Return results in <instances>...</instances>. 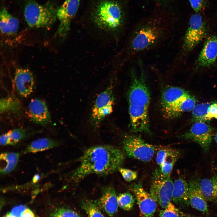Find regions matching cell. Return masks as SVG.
Instances as JSON below:
<instances>
[{
  "label": "cell",
  "instance_id": "cell-21",
  "mask_svg": "<svg viewBox=\"0 0 217 217\" xmlns=\"http://www.w3.org/2000/svg\"><path fill=\"white\" fill-rule=\"evenodd\" d=\"M19 21L10 14L5 8L1 11L0 28L1 32L7 35L14 34L18 31Z\"/></svg>",
  "mask_w": 217,
  "mask_h": 217
},
{
  "label": "cell",
  "instance_id": "cell-6",
  "mask_svg": "<svg viewBox=\"0 0 217 217\" xmlns=\"http://www.w3.org/2000/svg\"><path fill=\"white\" fill-rule=\"evenodd\" d=\"M173 182L170 176L164 175L160 169L153 173L150 187V194L163 209L172 200Z\"/></svg>",
  "mask_w": 217,
  "mask_h": 217
},
{
  "label": "cell",
  "instance_id": "cell-31",
  "mask_svg": "<svg viewBox=\"0 0 217 217\" xmlns=\"http://www.w3.org/2000/svg\"><path fill=\"white\" fill-rule=\"evenodd\" d=\"M9 138V145H14L22 140L26 135L25 130L17 128L8 132Z\"/></svg>",
  "mask_w": 217,
  "mask_h": 217
},
{
  "label": "cell",
  "instance_id": "cell-15",
  "mask_svg": "<svg viewBox=\"0 0 217 217\" xmlns=\"http://www.w3.org/2000/svg\"><path fill=\"white\" fill-rule=\"evenodd\" d=\"M14 80L17 91L21 96L27 97L32 93L34 82L33 75L29 70L22 68L16 69Z\"/></svg>",
  "mask_w": 217,
  "mask_h": 217
},
{
  "label": "cell",
  "instance_id": "cell-37",
  "mask_svg": "<svg viewBox=\"0 0 217 217\" xmlns=\"http://www.w3.org/2000/svg\"><path fill=\"white\" fill-rule=\"evenodd\" d=\"M9 138L8 132L5 133L2 135L0 137L1 145L2 146L9 144Z\"/></svg>",
  "mask_w": 217,
  "mask_h": 217
},
{
  "label": "cell",
  "instance_id": "cell-9",
  "mask_svg": "<svg viewBox=\"0 0 217 217\" xmlns=\"http://www.w3.org/2000/svg\"><path fill=\"white\" fill-rule=\"evenodd\" d=\"M114 104L113 89L110 86L98 95L92 107L91 119L94 126H98L106 116L112 113Z\"/></svg>",
  "mask_w": 217,
  "mask_h": 217
},
{
  "label": "cell",
  "instance_id": "cell-24",
  "mask_svg": "<svg viewBox=\"0 0 217 217\" xmlns=\"http://www.w3.org/2000/svg\"><path fill=\"white\" fill-rule=\"evenodd\" d=\"M59 142L48 138H42L34 140L29 144L24 151V153L41 151L57 147Z\"/></svg>",
  "mask_w": 217,
  "mask_h": 217
},
{
  "label": "cell",
  "instance_id": "cell-19",
  "mask_svg": "<svg viewBox=\"0 0 217 217\" xmlns=\"http://www.w3.org/2000/svg\"><path fill=\"white\" fill-rule=\"evenodd\" d=\"M190 95L188 91L180 87L174 86L166 87L161 96L162 109L172 106Z\"/></svg>",
  "mask_w": 217,
  "mask_h": 217
},
{
  "label": "cell",
  "instance_id": "cell-35",
  "mask_svg": "<svg viewBox=\"0 0 217 217\" xmlns=\"http://www.w3.org/2000/svg\"><path fill=\"white\" fill-rule=\"evenodd\" d=\"M207 117L209 121L217 119V103H211L208 108Z\"/></svg>",
  "mask_w": 217,
  "mask_h": 217
},
{
  "label": "cell",
  "instance_id": "cell-34",
  "mask_svg": "<svg viewBox=\"0 0 217 217\" xmlns=\"http://www.w3.org/2000/svg\"><path fill=\"white\" fill-rule=\"evenodd\" d=\"M26 209L24 206L18 205L12 208L9 213L12 217H22L23 214Z\"/></svg>",
  "mask_w": 217,
  "mask_h": 217
},
{
  "label": "cell",
  "instance_id": "cell-25",
  "mask_svg": "<svg viewBox=\"0 0 217 217\" xmlns=\"http://www.w3.org/2000/svg\"><path fill=\"white\" fill-rule=\"evenodd\" d=\"M19 154L14 152H4L0 154V159L5 162V166L0 168V174L4 175L11 172L16 167Z\"/></svg>",
  "mask_w": 217,
  "mask_h": 217
},
{
  "label": "cell",
  "instance_id": "cell-28",
  "mask_svg": "<svg viewBox=\"0 0 217 217\" xmlns=\"http://www.w3.org/2000/svg\"><path fill=\"white\" fill-rule=\"evenodd\" d=\"M118 206L123 209L129 210L133 207L135 198L131 193L126 192L120 194L117 197Z\"/></svg>",
  "mask_w": 217,
  "mask_h": 217
},
{
  "label": "cell",
  "instance_id": "cell-1",
  "mask_svg": "<svg viewBox=\"0 0 217 217\" xmlns=\"http://www.w3.org/2000/svg\"><path fill=\"white\" fill-rule=\"evenodd\" d=\"M125 159V153L118 147L99 145L90 147L81 157L80 164L71 179L78 182L93 174L106 175L118 170Z\"/></svg>",
  "mask_w": 217,
  "mask_h": 217
},
{
  "label": "cell",
  "instance_id": "cell-20",
  "mask_svg": "<svg viewBox=\"0 0 217 217\" xmlns=\"http://www.w3.org/2000/svg\"><path fill=\"white\" fill-rule=\"evenodd\" d=\"M98 203L109 215L113 216L116 212L118 206L114 188L111 187L104 188Z\"/></svg>",
  "mask_w": 217,
  "mask_h": 217
},
{
  "label": "cell",
  "instance_id": "cell-11",
  "mask_svg": "<svg viewBox=\"0 0 217 217\" xmlns=\"http://www.w3.org/2000/svg\"><path fill=\"white\" fill-rule=\"evenodd\" d=\"M80 2V0H65L58 7L57 15L59 23L57 33L61 37H64L68 32L71 22L77 13Z\"/></svg>",
  "mask_w": 217,
  "mask_h": 217
},
{
  "label": "cell",
  "instance_id": "cell-22",
  "mask_svg": "<svg viewBox=\"0 0 217 217\" xmlns=\"http://www.w3.org/2000/svg\"><path fill=\"white\" fill-rule=\"evenodd\" d=\"M189 183L182 178L176 179L173 182L172 200L178 204L189 205Z\"/></svg>",
  "mask_w": 217,
  "mask_h": 217
},
{
  "label": "cell",
  "instance_id": "cell-40",
  "mask_svg": "<svg viewBox=\"0 0 217 217\" xmlns=\"http://www.w3.org/2000/svg\"><path fill=\"white\" fill-rule=\"evenodd\" d=\"M4 217H12L10 214L9 212L7 213L4 216Z\"/></svg>",
  "mask_w": 217,
  "mask_h": 217
},
{
  "label": "cell",
  "instance_id": "cell-18",
  "mask_svg": "<svg viewBox=\"0 0 217 217\" xmlns=\"http://www.w3.org/2000/svg\"><path fill=\"white\" fill-rule=\"evenodd\" d=\"M196 103V99L190 95L172 106L162 109V112L166 118H174L183 113L192 111Z\"/></svg>",
  "mask_w": 217,
  "mask_h": 217
},
{
  "label": "cell",
  "instance_id": "cell-2",
  "mask_svg": "<svg viewBox=\"0 0 217 217\" xmlns=\"http://www.w3.org/2000/svg\"><path fill=\"white\" fill-rule=\"evenodd\" d=\"M172 33L171 26L160 19L150 18L139 24L133 28L128 38L127 58L133 59L159 48L170 38Z\"/></svg>",
  "mask_w": 217,
  "mask_h": 217
},
{
  "label": "cell",
  "instance_id": "cell-38",
  "mask_svg": "<svg viewBox=\"0 0 217 217\" xmlns=\"http://www.w3.org/2000/svg\"><path fill=\"white\" fill-rule=\"evenodd\" d=\"M22 217H35L33 212L29 208H27L24 211Z\"/></svg>",
  "mask_w": 217,
  "mask_h": 217
},
{
  "label": "cell",
  "instance_id": "cell-32",
  "mask_svg": "<svg viewBox=\"0 0 217 217\" xmlns=\"http://www.w3.org/2000/svg\"><path fill=\"white\" fill-rule=\"evenodd\" d=\"M51 217H80L75 211L66 208H61L54 211Z\"/></svg>",
  "mask_w": 217,
  "mask_h": 217
},
{
  "label": "cell",
  "instance_id": "cell-3",
  "mask_svg": "<svg viewBox=\"0 0 217 217\" xmlns=\"http://www.w3.org/2000/svg\"><path fill=\"white\" fill-rule=\"evenodd\" d=\"M139 71L133 67L130 71L131 83L128 94L130 127L134 133H150L148 110L150 95L146 83L144 70L140 59Z\"/></svg>",
  "mask_w": 217,
  "mask_h": 217
},
{
  "label": "cell",
  "instance_id": "cell-29",
  "mask_svg": "<svg viewBox=\"0 0 217 217\" xmlns=\"http://www.w3.org/2000/svg\"><path fill=\"white\" fill-rule=\"evenodd\" d=\"M160 211L159 217H188V215L177 208L170 202L168 206Z\"/></svg>",
  "mask_w": 217,
  "mask_h": 217
},
{
  "label": "cell",
  "instance_id": "cell-16",
  "mask_svg": "<svg viewBox=\"0 0 217 217\" xmlns=\"http://www.w3.org/2000/svg\"><path fill=\"white\" fill-rule=\"evenodd\" d=\"M217 57V34L208 37L200 52L197 60L199 67H206L213 64Z\"/></svg>",
  "mask_w": 217,
  "mask_h": 217
},
{
  "label": "cell",
  "instance_id": "cell-7",
  "mask_svg": "<svg viewBox=\"0 0 217 217\" xmlns=\"http://www.w3.org/2000/svg\"><path fill=\"white\" fill-rule=\"evenodd\" d=\"M123 143L125 153L129 157L143 162L150 161L156 151L154 146L145 142L139 137L127 135Z\"/></svg>",
  "mask_w": 217,
  "mask_h": 217
},
{
  "label": "cell",
  "instance_id": "cell-27",
  "mask_svg": "<svg viewBox=\"0 0 217 217\" xmlns=\"http://www.w3.org/2000/svg\"><path fill=\"white\" fill-rule=\"evenodd\" d=\"M210 102H205L196 104L192 110V119L193 121H208V108L211 105Z\"/></svg>",
  "mask_w": 217,
  "mask_h": 217
},
{
  "label": "cell",
  "instance_id": "cell-36",
  "mask_svg": "<svg viewBox=\"0 0 217 217\" xmlns=\"http://www.w3.org/2000/svg\"><path fill=\"white\" fill-rule=\"evenodd\" d=\"M190 5L196 12L200 11L203 7V0H189Z\"/></svg>",
  "mask_w": 217,
  "mask_h": 217
},
{
  "label": "cell",
  "instance_id": "cell-10",
  "mask_svg": "<svg viewBox=\"0 0 217 217\" xmlns=\"http://www.w3.org/2000/svg\"><path fill=\"white\" fill-rule=\"evenodd\" d=\"M181 137L197 143L200 146L204 152L207 153L210 149L212 141V130L211 126L205 122L196 121Z\"/></svg>",
  "mask_w": 217,
  "mask_h": 217
},
{
  "label": "cell",
  "instance_id": "cell-12",
  "mask_svg": "<svg viewBox=\"0 0 217 217\" xmlns=\"http://www.w3.org/2000/svg\"><path fill=\"white\" fill-rule=\"evenodd\" d=\"M130 188L135 195L141 217H153L156 208V202L144 189L141 181L132 184Z\"/></svg>",
  "mask_w": 217,
  "mask_h": 217
},
{
  "label": "cell",
  "instance_id": "cell-13",
  "mask_svg": "<svg viewBox=\"0 0 217 217\" xmlns=\"http://www.w3.org/2000/svg\"><path fill=\"white\" fill-rule=\"evenodd\" d=\"M28 114L31 121L36 124L46 125L51 121L46 104L40 99H34L31 100L28 107Z\"/></svg>",
  "mask_w": 217,
  "mask_h": 217
},
{
  "label": "cell",
  "instance_id": "cell-17",
  "mask_svg": "<svg viewBox=\"0 0 217 217\" xmlns=\"http://www.w3.org/2000/svg\"><path fill=\"white\" fill-rule=\"evenodd\" d=\"M189 205L193 208L207 214L208 208L207 200L201 191L199 181L195 179H192L189 181Z\"/></svg>",
  "mask_w": 217,
  "mask_h": 217
},
{
  "label": "cell",
  "instance_id": "cell-26",
  "mask_svg": "<svg viewBox=\"0 0 217 217\" xmlns=\"http://www.w3.org/2000/svg\"><path fill=\"white\" fill-rule=\"evenodd\" d=\"M21 108V105L20 101L15 96H10L2 98L0 99L1 114L7 112L18 113L20 111Z\"/></svg>",
  "mask_w": 217,
  "mask_h": 217
},
{
  "label": "cell",
  "instance_id": "cell-14",
  "mask_svg": "<svg viewBox=\"0 0 217 217\" xmlns=\"http://www.w3.org/2000/svg\"><path fill=\"white\" fill-rule=\"evenodd\" d=\"M180 155L178 151L172 149L163 148L158 151L156 161L164 175L170 176L174 165Z\"/></svg>",
  "mask_w": 217,
  "mask_h": 217
},
{
  "label": "cell",
  "instance_id": "cell-5",
  "mask_svg": "<svg viewBox=\"0 0 217 217\" xmlns=\"http://www.w3.org/2000/svg\"><path fill=\"white\" fill-rule=\"evenodd\" d=\"M58 8L52 2L40 4L33 0H28L24 9L25 20L33 28H48L55 22Z\"/></svg>",
  "mask_w": 217,
  "mask_h": 217
},
{
  "label": "cell",
  "instance_id": "cell-39",
  "mask_svg": "<svg viewBox=\"0 0 217 217\" xmlns=\"http://www.w3.org/2000/svg\"><path fill=\"white\" fill-rule=\"evenodd\" d=\"M40 178L39 175L37 174L34 175L33 178V183H36L38 181Z\"/></svg>",
  "mask_w": 217,
  "mask_h": 217
},
{
  "label": "cell",
  "instance_id": "cell-30",
  "mask_svg": "<svg viewBox=\"0 0 217 217\" xmlns=\"http://www.w3.org/2000/svg\"><path fill=\"white\" fill-rule=\"evenodd\" d=\"M83 207L88 217H104L95 203L92 201H84L83 203Z\"/></svg>",
  "mask_w": 217,
  "mask_h": 217
},
{
  "label": "cell",
  "instance_id": "cell-41",
  "mask_svg": "<svg viewBox=\"0 0 217 217\" xmlns=\"http://www.w3.org/2000/svg\"><path fill=\"white\" fill-rule=\"evenodd\" d=\"M214 139L216 143L217 144V131L216 132L214 136Z\"/></svg>",
  "mask_w": 217,
  "mask_h": 217
},
{
  "label": "cell",
  "instance_id": "cell-23",
  "mask_svg": "<svg viewBox=\"0 0 217 217\" xmlns=\"http://www.w3.org/2000/svg\"><path fill=\"white\" fill-rule=\"evenodd\" d=\"M201 191L207 201L217 203V175L199 181Z\"/></svg>",
  "mask_w": 217,
  "mask_h": 217
},
{
  "label": "cell",
  "instance_id": "cell-33",
  "mask_svg": "<svg viewBox=\"0 0 217 217\" xmlns=\"http://www.w3.org/2000/svg\"><path fill=\"white\" fill-rule=\"evenodd\" d=\"M123 178L127 182L135 180L137 177V172L132 170L120 167L118 169Z\"/></svg>",
  "mask_w": 217,
  "mask_h": 217
},
{
  "label": "cell",
  "instance_id": "cell-8",
  "mask_svg": "<svg viewBox=\"0 0 217 217\" xmlns=\"http://www.w3.org/2000/svg\"><path fill=\"white\" fill-rule=\"evenodd\" d=\"M206 29L201 15H192L189 20L188 27L183 39L182 50L188 52L193 49L205 37Z\"/></svg>",
  "mask_w": 217,
  "mask_h": 217
},
{
  "label": "cell",
  "instance_id": "cell-4",
  "mask_svg": "<svg viewBox=\"0 0 217 217\" xmlns=\"http://www.w3.org/2000/svg\"><path fill=\"white\" fill-rule=\"evenodd\" d=\"M91 16L95 24L105 30H121L124 23L122 7L117 0H97L93 5Z\"/></svg>",
  "mask_w": 217,
  "mask_h": 217
}]
</instances>
